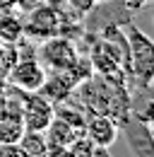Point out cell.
<instances>
[{
  "instance_id": "cell-8",
  "label": "cell",
  "mask_w": 154,
  "mask_h": 157,
  "mask_svg": "<svg viewBox=\"0 0 154 157\" xmlns=\"http://www.w3.org/2000/svg\"><path fill=\"white\" fill-rule=\"evenodd\" d=\"M46 136V143L48 145H60V147H68L77 136H82V131H77L75 126H70L65 118L53 116V121L48 123V128L43 131Z\"/></svg>"
},
{
  "instance_id": "cell-2",
  "label": "cell",
  "mask_w": 154,
  "mask_h": 157,
  "mask_svg": "<svg viewBox=\"0 0 154 157\" xmlns=\"http://www.w3.org/2000/svg\"><path fill=\"white\" fill-rule=\"evenodd\" d=\"M77 48H75V41L65 34H56V36H48V39L41 41L36 51V58L41 60V65L51 73H63L68 70L72 63L77 60Z\"/></svg>"
},
{
  "instance_id": "cell-17",
  "label": "cell",
  "mask_w": 154,
  "mask_h": 157,
  "mask_svg": "<svg viewBox=\"0 0 154 157\" xmlns=\"http://www.w3.org/2000/svg\"><path fill=\"white\" fill-rule=\"evenodd\" d=\"M2 48H5V44L0 41V60H2Z\"/></svg>"
},
{
  "instance_id": "cell-7",
  "label": "cell",
  "mask_w": 154,
  "mask_h": 157,
  "mask_svg": "<svg viewBox=\"0 0 154 157\" xmlns=\"http://www.w3.org/2000/svg\"><path fill=\"white\" fill-rule=\"evenodd\" d=\"M38 92L48 99L51 104H60L65 99H72V94H75V82L68 78V73H48Z\"/></svg>"
},
{
  "instance_id": "cell-4",
  "label": "cell",
  "mask_w": 154,
  "mask_h": 157,
  "mask_svg": "<svg viewBox=\"0 0 154 157\" xmlns=\"http://www.w3.org/2000/svg\"><path fill=\"white\" fill-rule=\"evenodd\" d=\"M46 75H48V70L41 65L36 56H19L17 63L7 73V82L17 92H38Z\"/></svg>"
},
{
  "instance_id": "cell-6",
  "label": "cell",
  "mask_w": 154,
  "mask_h": 157,
  "mask_svg": "<svg viewBox=\"0 0 154 157\" xmlns=\"http://www.w3.org/2000/svg\"><path fill=\"white\" fill-rule=\"evenodd\" d=\"M118 133H120V123L116 118L106 116V114H87L84 136L89 138L99 150H108L118 140Z\"/></svg>"
},
{
  "instance_id": "cell-3",
  "label": "cell",
  "mask_w": 154,
  "mask_h": 157,
  "mask_svg": "<svg viewBox=\"0 0 154 157\" xmlns=\"http://www.w3.org/2000/svg\"><path fill=\"white\" fill-rule=\"evenodd\" d=\"M24 24V36L29 39H48V36H56L63 34V24H65V15L58 10V5H46L41 2L36 5L27 20H22Z\"/></svg>"
},
{
  "instance_id": "cell-11",
  "label": "cell",
  "mask_w": 154,
  "mask_h": 157,
  "mask_svg": "<svg viewBox=\"0 0 154 157\" xmlns=\"http://www.w3.org/2000/svg\"><path fill=\"white\" fill-rule=\"evenodd\" d=\"M68 152H70V157H99V147L82 133L68 145Z\"/></svg>"
},
{
  "instance_id": "cell-16",
  "label": "cell",
  "mask_w": 154,
  "mask_h": 157,
  "mask_svg": "<svg viewBox=\"0 0 154 157\" xmlns=\"http://www.w3.org/2000/svg\"><path fill=\"white\" fill-rule=\"evenodd\" d=\"M111 0H96V5H108Z\"/></svg>"
},
{
  "instance_id": "cell-9",
  "label": "cell",
  "mask_w": 154,
  "mask_h": 157,
  "mask_svg": "<svg viewBox=\"0 0 154 157\" xmlns=\"http://www.w3.org/2000/svg\"><path fill=\"white\" fill-rule=\"evenodd\" d=\"M24 36V24L12 10L0 12V41L2 44H17Z\"/></svg>"
},
{
  "instance_id": "cell-10",
  "label": "cell",
  "mask_w": 154,
  "mask_h": 157,
  "mask_svg": "<svg viewBox=\"0 0 154 157\" xmlns=\"http://www.w3.org/2000/svg\"><path fill=\"white\" fill-rule=\"evenodd\" d=\"M17 145L24 150V155H27V157H48V143H46V136L38 133V131H24Z\"/></svg>"
},
{
  "instance_id": "cell-13",
  "label": "cell",
  "mask_w": 154,
  "mask_h": 157,
  "mask_svg": "<svg viewBox=\"0 0 154 157\" xmlns=\"http://www.w3.org/2000/svg\"><path fill=\"white\" fill-rule=\"evenodd\" d=\"M0 157H27V155L17 143H10V145H0Z\"/></svg>"
},
{
  "instance_id": "cell-14",
  "label": "cell",
  "mask_w": 154,
  "mask_h": 157,
  "mask_svg": "<svg viewBox=\"0 0 154 157\" xmlns=\"http://www.w3.org/2000/svg\"><path fill=\"white\" fill-rule=\"evenodd\" d=\"M10 90H12V87H10L7 78H2V75H0V106L5 104V99H7V94H10Z\"/></svg>"
},
{
  "instance_id": "cell-1",
  "label": "cell",
  "mask_w": 154,
  "mask_h": 157,
  "mask_svg": "<svg viewBox=\"0 0 154 157\" xmlns=\"http://www.w3.org/2000/svg\"><path fill=\"white\" fill-rule=\"evenodd\" d=\"M123 34H125V41H128V60H125L128 70L125 73L135 75V80H140L147 87L154 70V44L135 24H128Z\"/></svg>"
},
{
  "instance_id": "cell-5",
  "label": "cell",
  "mask_w": 154,
  "mask_h": 157,
  "mask_svg": "<svg viewBox=\"0 0 154 157\" xmlns=\"http://www.w3.org/2000/svg\"><path fill=\"white\" fill-rule=\"evenodd\" d=\"M56 116V109L41 92H22V123L24 131L43 133Z\"/></svg>"
},
{
  "instance_id": "cell-15",
  "label": "cell",
  "mask_w": 154,
  "mask_h": 157,
  "mask_svg": "<svg viewBox=\"0 0 154 157\" xmlns=\"http://www.w3.org/2000/svg\"><path fill=\"white\" fill-rule=\"evenodd\" d=\"M41 2H46V5H58V2H63V0H41Z\"/></svg>"
},
{
  "instance_id": "cell-12",
  "label": "cell",
  "mask_w": 154,
  "mask_h": 157,
  "mask_svg": "<svg viewBox=\"0 0 154 157\" xmlns=\"http://www.w3.org/2000/svg\"><path fill=\"white\" fill-rule=\"evenodd\" d=\"M63 2L72 10L75 17H89L96 7V0H63Z\"/></svg>"
}]
</instances>
